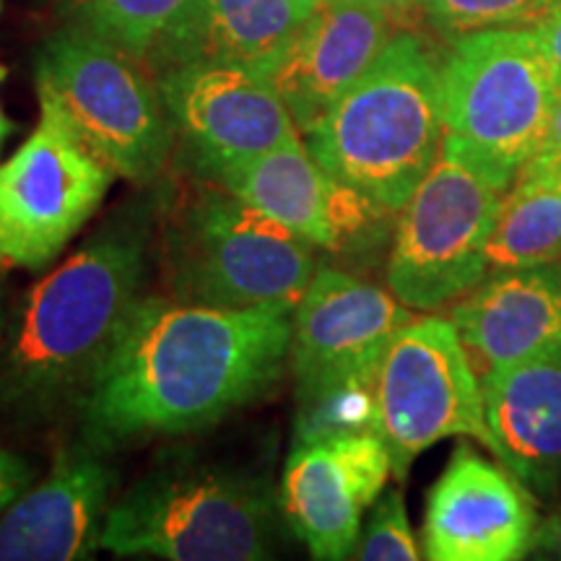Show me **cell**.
<instances>
[{
	"label": "cell",
	"instance_id": "13",
	"mask_svg": "<svg viewBox=\"0 0 561 561\" xmlns=\"http://www.w3.org/2000/svg\"><path fill=\"white\" fill-rule=\"evenodd\" d=\"M536 500L507 468L458 445L430 491L424 557L432 561H515L533 551Z\"/></svg>",
	"mask_w": 561,
	"mask_h": 561
},
{
	"label": "cell",
	"instance_id": "36",
	"mask_svg": "<svg viewBox=\"0 0 561 561\" xmlns=\"http://www.w3.org/2000/svg\"><path fill=\"white\" fill-rule=\"evenodd\" d=\"M0 9H3V0H0Z\"/></svg>",
	"mask_w": 561,
	"mask_h": 561
},
{
	"label": "cell",
	"instance_id": "20",
	"mask_svg": "<svg viewBox=\"0 0 561 561\" xmlns=\"http://www.w3.org/2000/svg\"><path fill=\"white\" fill-rule=\"evenodd\" d=\"M216 182L314 248H333L331 178L299 138L229 167Z\"/></svg>",
	"mask_w": 561,
	"mask_h": 561
},
{
	"label": "cell",
	"instance_id": "16",
	"mask_svg": "<svg viewBox=\"0 0 561 561\" xmlns=\"http://www.w3.org/2000/svg\"><path fill=\"white\" fill-rule=\"evenodd\" d=\"M115 471L91 442L68 445L53 471L0 517V561H73L100 549Z\"/></svg>",
	"mask_w": 561,
	"mask_h": 561
},
{
	"label": "cell",
	"instance_id": "23",
	"mask_svg": "<svg viewBox=\"0 0 561 561\" xmlns=\"http://www.w3.org/2000/svg\"><path fill=\"white\" fill-rule=\"evenodd\" d=\"M371 377H351L305 396H297V430L294 445L343 437V434L375 432L377 401Z\"/></svg>",
	"mask_w": 561,
	"mask_h": 561
},
{
	"label": "cell",
	"instance_id": "30",
	"mask_svg": "<svg viewBox=\"0 0 561 561\" xmlns=\"http://www.w3.org/2000/svg\"><path fill=\"white\" fill-rule=\"evenodd\" d=\"M380 9H385L396 19V24H413V19L421 16L424 9H421V0H371Z\"/></svg>",
	"mask_w": 561,
	"mask_h": 561
},
{
	"label": "cell",
	"instance_id": "22",
	"mask_svg": "<svg viewBox=\"0 0 561 561\" xmlns=\"http://www.w3.org/2000/svg\"><path fill=\"white\" fill-rule=\"evenodd\" d=\"M182 5L185 0H70L68 13L70 24L144 62Z\"/></svg>",
	"mask_w": 561,
	"mask_h": 561
},
{
	"label": "cell",
	"instance_id": "15",
	"mask_svg": "<svg viewBox=\"0 0 561 561\" xmlns=\"http://www.w3.org/2000/svg\"><path fill=\"white\" fill-rule=\"evenodd\" d=\"M396 19L371 0H322L301 21L265 79L289 107L299 133L341 100L380 58Z\"/></svg>",
	"mask_w": 561,
	"mask_h": 561
},
{
	"label": "cell",
	"instance_id": "25",
	"mask_svg": "<svg viewBox=\"0 0 561 561\" xmlns=\"http://www.w3.org/2000/svg\"><path fill=\"white\" fill-rule=\"evenodd\" d=\"M354 559L364 561H416L421 559L416 538H413L409 515L401 491L385 494L371 512L367 533L356 546Z\"/></svg>",
	"mask_w": 561,
	"mask_h": 561
},
{
	"label": "cell",
	"instance_id": "33",
	"mask_svg": "<svg viewBox=\"0 0 561 561\" xmlns=\"http://www.w3.org/2000/svg\"><path fill=\"white\" fill-rule=\"evenodd\" d=\"M3 325H5V314H3V284H0V335H3Z\"/></svg>",
	"mask_w": 561,
	"mask_h": 561
},
{
	"label": "cell",
	"instance_id": "6",
	"mask_svg": "<svg viewBox=\"0 0 561 561\" xmlns=\"http://www.w3.org/2000/svg\"><path fill=\"white\" fill-rule=\"evenodd\" d=\"M39 100L62 112L81 144L117 178L146 187L174 149L170 112L140 60L79 24L62 26L34 62Z\"/></svg>",
	"mask_w": 561,
	"mask_h": 561
},
{
	"label": "cell",
	"instance_id": "27",
	"mask_svg": "<svg viewBox=\"0 0 561 561\" xmlns=\"http://www.w3.org/2000/svg\"><path fill=\"white\" fill-rule=\"evenodd\" d=\"M32 479L34 468L30 466V460L11 450H0V517L30 489Z\"/></svg>",
	"mask_w": 561,
	"mask_h": 561
},
{
	"label": "cell",
	"instance_id": "3",
	"mask_svg": "<svg viewBox=\"0 0 561 561\" xmlns=\"http://www.w3.org/2000/svg\"><path fill=\"white\" fill-rule=\"evenodd\" d=\"M305 136L328 178L385 210H403L445 138L439 66L430 47L411 32L396 34Z\"/></svg>",
	"mask_w": 561,
	"mask_h": 561
},
{
	"label": "cell",
	"instance_id": "18",
	"mask_svg": "<svg viewBox=\"0 0 561 561\" xmlns=\"http://www.w3.org/2000/svg\"><path fill=\"white\" fill-rule=\"evenodd\" d=\"M307 16L294 0H185L144 68L153 81L193 62H231L265 76Z\"/></svg>",
	"mask_w": 561,
	"mask_h": 561
},
{
	"label": "cell",
	"instance_id": "4",
	"mask_svg": "<svg viewBox=\"0 0 561 561\" xmlns=\"http://www.w3.org/2000/svg\"><path fill=\"white\" fill-rule=\"evenodd\" d=\"M193 185L161 224L159 265L167 294L221 310L291 307L314 276V244L280 227L210 178Z\"/></svg>",
	"mask_w": 561,
	"mask_h": 561
},
{
	"label": "cell",
	"instance_id": "29",
	"mask_svg": "<svg viewBox=\"0 0 561 561\" xmlns=\"http://www.w3.org/2000/svg\"><path fill=\"white\" fill-rule=\"evenodd\" d=\"M533 549L541 551L543 557L561 559V502H559V507L553 510L541 525H538Z\"/></svg>",
	"mask_w": 561,
	"mask_h": 561
},
{
	"label": "cell",
	"instance_id": "24",
	"mask_svg": "<svg viewBox=\"0 0 561 561\" xmlns=\"http://www.w3.org/2000/svg\"><path fill=\"white\" fill-rule=\"evenodd\" d=\"M561 0H421L424 16L447 37H462L483 30L536 26Z\"/></svg>",
	"mask_w": 561,
	"mask_h": 561
},
{
	"label": "cell",
	"instance_id": "9",
	"mask_svg": "<svg viewBox=\"0 0 561 561\" xmlns=\"http://www.w3.org/2000/svg\"><path fill=\"white\" fill-rule=\"evenodd\" d=\"M377 424L392 476L447 437H473L491 447L481 377L453 320L411 318L385 348L375 382Z\"/></svg>",
	"mask_w": 561,
	"mask_h": 561
},
{
	"label": "cell",
	"instance_id": "14",
	"mask_svg": "<svg viewBox=\"0 0 561 561\" xmlns=\"http://www.w3.org/2000/svg\"><path fill=\"white\" fill-rule=\"evenodd\" d=\"M411 318L396 294L346 271L320 268L294 310L297 396L377 375L390 339Z\"/></svg>",
	"mask_w": 561,
	"mask_h": 561
},
{
	"label": "cell",
	"instance_id": "2",
	"mask_svg": "<svg viewBox=\"0 0 561 561\" xmlns=\"http://www.w3.org/2000/svg\"><path fill=\"white\" fill-rule=\"evenodd\" d=\"M151 203L110 216L26 294L0 351V413L34 424L83 401L140 299Z\"/></svg>",
	"mask_w": 561,
	"mask_h": 561
},
{
	"label": "cell",
	"instance_id": "26",
	"mask_svg": "<svg viewBox=\"0 0 561 561\" xmlns=\"http://www.w3.org/2000/svg\"><path fill=\"white\" fill-rule=\"evenodd\" d=\"M561 174V94L553 104L549 128H546L541 144L533 153L517 182H553Z\"/></svg>",
	"mask_w": 561,
	"mask_h": 561
},
{
	"label": "cell",
	"instance_id": "31",
	"mask_svg": "<svg viewBox=\"0 0 561 561\" xmlns=\"http://www.w3.org/2000/svg\"><path fill=\"white\" fill-rule=\"evenodd\" d=\"M5 76H9V68L3 66V62H0V83L5 81ZM16 130V125H13L9 117H5V112H3V107H0V149H3V144H5V138L11 136V133Z\"/></svg>",
	"mask_w": 561,
	"mask_h": 561
},
{
	"label": "cell",
	"instance_id": "5",
	"mask_svg": "<svg viewBox=\"0 0 561 561\" xmlns=\"http://www.w3.org/2000/svg\"><path fill=\"white\" fill-rule=\"evenodd\" d=\"M265 476L206 462L157 466L110 507L100 549L172 561H257L276 543Z\"/></svg>",
	"mask_w": 561,
	"mask_h": 561
},
{
	"label": "cell",
	"instance_id": "34",
	"mask_svg": "<svg viewBox=\"0 0 561 561\" xmlns=\"http://www.w3.org/2000/svg\"><path fill=\"white\" fill-rule=\"evenodd\" d=\"M557 276H559V284H561V261L557 263Z\"/></svg>",
	"mask_w": 561,
	"mask_h": 561
},
{
	"label": "cell",
	"instance_id": "19",
	"mask_svg": "<svg viewBox=\"0 0 561 561\" xmlns=\"http://www.w3.org/2000/svg\"><path fill=\"white\" fill-rule=\"evenodd\" d=\"M489 450L525 486L551 494L561 481V351L481 377Z\"/></svg>",
	"mask_w": 561,
	"mask_h": 561
},
{
	"label": "cell",
	"instance_id": "28",
	"mask_svg": "<svg viewBox=\"0 0 561 561\" xmlns=\"http://www.w3.org/2000/svg\"><path fill=\"white\" fill-rule=\"evenodd\" d=\"M533 32H536L538 42H541V50L551 66L553 83H557L561 94V5L557 11H551L543 21H538L533 26Z\"/></svg>",
	"mask_w": 561,
	"mask_h": 561
},
{
	"label": "cell",
	"instance_id": "32",
	"mask_svg": "<svg viewBox=\"0 0 561 561\" xmlns=\"http://www.w3.org/2000/svg\"><path fill=\"white\" fill-rule=\"evenodd\" d=\"M320 3H322V0H294V5H297L301 13H312Z\"/></svg>",
	"mask_w": 561,
	"mask_h": 561
},
{
	"label": "cell",
	"instance_id": "12",
	"mask_svg": "<svg viewBox=\"0 0 561 561\" xmlns=\"http://www.w3.org/2000/svg\"><path fill=\"white\" fill-rule=\"evenodd\" d=\"M390 473V453L377 432L294 445L280 481V510L314 559H348L364 510L382 494Z\"/></svg>",
	"mask_w": 561,
	"mask_h": 561
},
{
	"label": "cell",
	"instance_id": "1",
	"mask_svg": "<svg viewBox=\"0 0 561 561\" xmlns=\"http://www.w3.org/2000/svg\"><path fill=\"white\" fill-rule=\"evenodd\" d=\"M291 339V307L221 310L140 297L81 401L83 439L110 453L206 430L278 382Z\"/></svg>",
	"mask_w": 561,
	"mask_h": 561
},
{
	"label": "cell",
	"instance_id": "21",
	"mask_svg": "<svg viewBox=\"0 0 561 561\" xmlns=\"http://www.w3.org/2000/svg\"><path fill=\"white\" fill-rule=\"evenodd\" d=\"M561 261V185L517 182L504 195L486 244L489 273L538 268Z\"/></svg>",
	"mask_w": 561,
	"mask_h": 561
},
{
	"label": "cell",
	"instance_id": "10",
	"mask_svg": "<svg viewBox=\"0 0 561 561\" xmlns=\"http://www.w3.org/2000/svg\"><path fill=\"white\" fill-rule=\"evenodd\" d=\"M117 174L91 153L53 102L0 164V271H42L102 206Z\"/></svg>",
	"mask_w": 561,
	"mask_h": 561
},
{
	"label": "cell",
	"instance_id": "35",
	"mask_svg": "<svg viewBox=\"0 0 561 561\" xmlns=\"http://www.w3.org/2000/svg\"><path fill=\"white\" fill-rule=\"evenodd\" d=\"M553 182H557V185H561V174H559V178H557V180H553Z\"/></svg>",
	"mask_w": 561,
	"mask_h": 561
},
{
	"label": "cell",
	"instance_id": "7",
	"mask_svg": "<svg viewBox=\"0 0 561 561\" xmlns=\"http://www.w3.org/2000/svg\"><path fill=\"white\" fill-rule=\"evenodd\" d=\"M557 96L533 26L462 34L439 66L445 136L458 140L502 187L536 153Z\"/></svg>",
	"mask_w": 561,
	"mask_h": 561
},
{
	"label": "cell",
	"instance_id": "17",
	"mask_svg": "<svg viewBox=\"0 0 561 561\" xmlns=\"http://www.w3.org/2000/svg\"><path fill=\"white\" fill-rule=\"evenodd\" d=\"M476 375L561 351L557 265L496 271L473 286L450 314Z\"/></svg>",
	"mask_w": 561,
	"mask_h": 561
},
{
	"label": "cell",
	"instance_id": "8",
	"mask_svg": "<svg viewBox=\"0 0 561 561\" xmlns=\"http://www.w3.org/2000/svg\"><path fill=\"white\" fill-rule=\"evenodd\" d=\"M507 187L445 136L432 170L403 206L388 286L411 310H434L489 276L486 244Z\"/></svg>",
	"mask_w": 561,
	"mask_h": 561
},
{
	"label": "cell",
	"instance_id": "11",
	"mask_svg": "<svg viewBox=\"0 0 561 561\" xmlns=\"http://www.w3.org/2000/svg\"><path fill=\"white\" fill-rule=\"evenodd\" d=\"M157 87L198 178L219 180L229 167L299 138L278 91L248 66L193 62L161 73Z\"/></svg>",
	"mask_w": 561,
	"mask_h": 561
}]
</instances>
